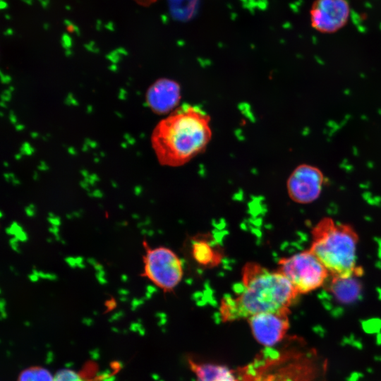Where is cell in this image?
<instances>
[{
    "instance_id": "24",
    "label": "cell",
    "mask_w": 381,
    "mask_h": 381,
    "mask_svg": "<svg viewBox=\"0 0 381 381\" xmlns=\"http://www.w3.org/2000/svg\"><path fill=\"white\" fill-rule=\"evenodd\" d=\"M136 3L140 5L147 6L155 2L157 0H134Z\"/></svg>"
},
{
    "instance_id": "21",
    "label": "cell",
    "mask_w": 381,
    "mask_h": 381,
    "mask_svg": "<svg viewBox=\"0 0 381 381\" xmlns=\"http://www.w3.org/2000/svg\"><path fill=\"white\" fill-rule=\"evenodd\" d=\"M65 262L71 268L74 269V268L77 267L76 260H75V258H74V257H72V256L66 257L65 258Z\"/></svg>"
},
{
    "instance_id": "22",
    "label": "cell",
    "mask_w": 381,
    "mask_h": 381,
    "mask_svg": "<svg viewBox=\"0 0 381 381\" xmlns=\"http://www.w3.org/2000/svg\"><path fill=\"white\" fill-rule=\"evenodd\" d=\"M29 280L32 282H37L40 279V277L37 274V270L33 269L31 274L28 275Z\"/></svg>"
},
{
    "instance_id": "4",
    "label": "cell",
    "mask_w": 381,
    "mask_h": 381,
    "mask_svg": "<svg viewBox=\"0 0 381 381\" xmlns=\"http://www.w3.org/2000/svg\"><path fill=\"white\" fill-rule=\"evenodd\" d=\"M277 271L287 278L299 294L318 289L329 277L328 270L309 249L281 258Z\"/></svg>"
},
{
    "instance_id": "25",
    "label": "cell",
    "mask_w": 381,
    "mask_h": 381,
    "mask_svg": "<svg viewBox=\"0 0 381 381\" xmlns=\"http://www.w3.org/2000/svg\"><path fill=\"white\" fill-rule=\"evenodd\" d=\"M90 196L94 198H102L103 196V194L101 190L96 189L93 190L92 193H90Z\"/></svg>"
},
{
    "instance_id": "28",
    "label": "cell",
    "mask_w": 381,
    "mask_h": 381,
    "mask_svg": "<svg viewBox=\"0 0 381 381\" xmlns=\"http://www.w3.org/2000/svg\"><path fill=\"white\" fill-rule=\"evenodd\" d=\"M95 268V270L97 271V272H99V271H101V270H103L104 268H103V266L99 263H97L95 266L93 267Z\"/></svg>"
},
{
    "instance_id": "12",
    "label": "cell",
    "mask_w": 381,
    "mask_h": 381,
    "mask_svg": "<svg viewBox=\"0 0 381 381\" xmlns=\"http://www.w3.org/2000/svg\"><path fill=\"white\" fill-rule=\"evenodd\" d=\"M54 375L45 368L35 365L23 370L17 381H54Z\"/></svg>"
},
{
    "instance_id": "5",
    "label": "cell",
    "mask_w": 381,
    "mask_h": 381,
    "mask_svg": "<svg viewBox=\"0 0 381 381\" xmlns=\"http://www.w3.org/2000/svg\"><path fill=\"white\" fill-rule=\"evenodd\" d=\"M144 260L143 275L164 291L178 286L183 275L179 257L166 247L147 248Z\"/></svg>"
},
{
    "instance_id": "30",
    "label": "cell",
    "mask_w": 381,
    "mask_h": 381,
    "mask_svg": "<svg viewBox=\"0 0 381 381\" xmlns=\"http://www.w3.org/2000/svg\"><path fill=\"white\" fill-rule=\"evenodd\" d=\"M121 281H122V282H126L128 281V276H127L126 274H122V275H121Z\"/></svg>"
},
{
    "instance_id": "1",
    "label": "cell",
    "mask_w": 381,
    "mask_h": 381,
    "mask_svg": "<svg viewBox=\"0 0 381 381\" xmlns=\"http://www.w3.org/2000/svg\"><path fill=\"white\" fill-rule=\"evenodd\" d=\"M241 279L240 289L221 300L219 315L224 322L287 310L299 294L282 273L269 271L255 262L243 267Z\"/></svg>"
},
{
    "instance_id": "20",
    "label": "cell",
    "mask_w": 381,
    "mask_h": 381,
    "mask_svg": "<svg viewBox=\"0 0 381 381\" xmlns=\"http://www.w3.org/2000/svg\"><path fill=\"white\" fill-rule=\"evenodd\" d=\"M25 212L27 216L32 217L35 214V206L34 204H30L25 208Z\"/></svg>"
},
{
    "instance_id": "13",
    "label": "cell",
    "mask_w": 381,
    "mask_h": 381,
    "mask_svg": "<svg viewBox=\"0 0 381 381\" xmlns=\"http://www.w3.org/2000/svg\"><path fill=\"white\" fill-rule=\"evenodd\" d=\"M193 255L198 262L203 265H208L214 260V250L204 241H197L193 244Z\"/></svg>"
},
{
    "instance_id": "14",
    "label": "cell",
    "mask_w": 381,
    "mask_h": 381,
    "mask_svg": "<svg viewBox=\"0 0 381 381\" xmlns=\"http://www.w3.org/2000/svg\"><path fill=\"white\" fill-rule=\"evenodd\" d=\"M54 381H87L85 375L71 369H62L54 375Z\"/></svg>"
},
{
    "instance_id": "15",
    "label": "cell",
    "mask_w": 381,
    "mask_h": 381,
    "mask_svg": "<svg viewBox=\"0 0 381 381\" xmlns=\"http://www.w3.org/2000/svg\"><path fill=\"white\" fill-rule=\"evenodd\" d=\"M6 232L8 235L16 237L21 242H25L28 239V236L24 229L16 222H13L6 229Z\"/></svg>"
},
{
    "instance_id": "11",
    "label": "cell",
    "mask_w": 381,
    "mask_h": 381,
    "mask_svg": "<svg viewBox=\"0 0 381 381\" xmlns=\"http://www.w3.org/2000/svg\"><path fill=\"white\" fill-rule=\"evenodd\" d=\"M188 365L197 381H239L233 370L225 365L200 363L192 359L188 360Z\"/></svg>"
},
{
    "instance_id": "3",
    "label": "cell",
    "mask_w": 381,
    "mask_h": 381,
    "mask_svg": "<svg viewBox=\"0 0 381 381\" xmlns=\"http://www.w3.org/2000/svg\"><path fill=\"white\" fill-rule=\"evenodd\" d=\"M309 250L323 264L332 277H346L358 274L356 265L358 236L349 224L331 217L321 219L311 230Z\"/></svg>"
},
{
    "instance_id": "17",
    "label": "cell",
    "mask_w": 381,
    "mask_h": 381,
    "mask_svg": "<svg viewBox=\"0 0 381 381\" xmlns=\"http://www.w3.org/2000/svg\"><path fill=\"white\" fill-rule=\"evenodd\" d=\"M37 274L39 275L40 279H43L54 281V280H56L57 279V276L53 273L44 272L42 271L37 270Z\"/></svg>"
},
{
    "instance_id": "32",
    "label": "cell",
    "mask_w": 381,
    "mask_h": 381,
    "mask_svg": "<svg viewBox=\"0 0 381 381\" xmlns=\"http://www.w3.org/2000/svg\"><path fill=\"white\" fill-rule=\"evenodd\" d=\"M119 207H120V208H121V209L123 208V207L122 205H119Z\"/></svg>"
},
{
    "instance_id": "19",
    "label": "cell",
    "mask_w": 381,
    "mask_h": 381,
    "mask_svg": "<svg viewBox=\"0 0 381 381\" xmlns=\"http://www.w3.org/2000/svg\"><path fill=\"white\" fill-rule=\"evenodd\" d=\"M18 242L19 240L16 237H12L9 240V244L11 246V248L17 253H20Z\"/></svg>"
},
{
    "instance_id": "27",
    "label": "cell",
    "mask_w": 381,
    "mask_h": 381,
    "mask_svg": "<svg viewBox=\"0 0 381 381\" xmlns=\"http://www.w3.org/2000/svg\"><path fill=\"white\" fill-rule=\"evenodd\" d=\"M119 293L122 296H125L126 295H127L129 293V291H128V290H127L126 289H119Z\"/></svg>"
},
{
    "instance_id": "6",
    "label": "cell",
    "mask_w": 381,
    "mask_h": 381,
    "mask_svg": "<svg viewBox=\"0 0 381 381\" xmlns=\"http://www.w3.org/2000/svg\"><path fill=\"white\" fill-rule=\"evenodd\" d=\"M325 176L317 167L309 164L297 166L289 175L286 189L289 198L300 204H308L320 195Z\"/></svg>"
},
{
    "instance_id": "23",
    "label": "cell",
    "mask_w": 381,
    "mask_h": 381,
    "mask_svg": "<svg viewBox=\"0 0 381 381\" xmlns=\"http://www.w3.org/2000/svg\"><path fill=\"white\" fill-rule=\"evenodd\" d=\"M75 260L77 262V267H79L80 269H84L85 267V265L84 264V258L82 256L75 257Z\"/></svg>"
},
{
    "instance_id": "16",
    "label": "cell",
    "mask_w": 381,
    "mask_h": 381,
    "mask_svg": "<svg viewBox=\"0 0 381 381\" xmlns=\"http://www.w3.org/2000/svg\"><path fill=\"white\" fill-rule=\"evenodd\" d=\"M47 221L52 226H59L61 222L59 217H56L52 212H49L47 217Z\"/></svg>"
},
{
    "instance_id": "2",
    "label": "cell",
    "mask_w": 381,
    "mask_h": 381,
    "mask_svg": "<svg viewBox=\"0 0 381 381\" xmlns=\"http://www.w3.org/2000/svg\"><path fill=\"white\" fill-rule=\"evenodd\" d=\"M212 134L210 116L199 107L186 104L158 123L152 145L162 165L179 167L202 152Z\"/></svg>"
},
{
    "instance_id": "29",
    "label": "cell",
    "mask_w": 381,
    "mask_h": 381,
    "mask_svg": "<svg viewBox=\"0 0 381 381\" xmlns=\"http://www.w3.org/2000/svg\"><path fill=\"white\" fill-rule=\"evenodd\" d=\"M82 213H83V212H81V211H75V212H73L71 214H72L73 217H80L81 216Z\"/></svg>"
},
{
    "instance_id": "10",
    "label": "cell",
    "mask_w": 381,
    "mask_h": 381,
    "mask_svg": "<svg viewBox=\"0 0 381 381\" xmlns=\"http://www.w3.org/2000/svg\"><path fill=\"white\" fill-rule=\"evenodd\" d=\"M361 274H356L350 277H340L329 276V281L325 285L339 303L344 304L354 302L360 295L361 284L357 279Z\"/></svg>"
},
{
    "instance_id": "26",
    "label": "cell",
    "mask_w": 381,
    "mask_h": 381,
    "mask_svg": "<svg viewBox=\"0 0 381 381\" xmlns=\"http://www.w3.org/2000/svg\"><path fill=\"white\" fill-rule=\"evenodd\" d=\"M87 262L90 264L91 265H92L93 267L95 266L98 262L96 261L95 259H94L93 258H89L87 259Z\"/></svg>"
},
{
    "instance_id": "18",
    "label": "cell",
    "mask_w": 381,
    "mask_h": 381,
    "mask_svg": "<svg viewBox=\"0 0 381 381\" xmlns=\"http://www.w3.org/2000/svg\"><path fill=\"white\" fill-rule=\"evenodd\" d=\"M95 277L100 284L103 285L107 283V280L105 278V272L104 270L97 272Z\"/></svg>"
},
{
    "instance_id": "8",
    "label": "cell",
    "mask_w": 381,
    "mask_h": 381,
    "mask_svg": "<svg viewBox=\"0 0 381 381\" xmlns=\"http://www.w3.org/2000/svg\"><path fill=\"white\" fill-rule=\"evenodd\" d=\"M288 310L264 313L247 319L255 339L266 347L280 342L289 327Z\"/></svg>"
},
{
    "instance_id": "7",
    "label": "cell",
    "mask_w": 381,
    "mask_h": 381,
    "mask_svg": "<svg viewBox=\"0 0 381 381\" xmlns=\"http://www.w3.org/2000/svg\"><path fill=\"white\" fill-rule=\"evenodd\" d=\"M349 14L346 0H315L310 12L311 25L322 33H333L346 25Z\"/></svg>"
},
{
    "instance_id": "9",
    "label": "cell",
    "mask_w": 381,
    "mask_h": 381,
    "mask_svg": "<svg viewBox=\"0 0 381 381\" xmlns=\"http://www.w3.org/2000/svg\"><path fill=\"white\" fill-rule=\"evenodd\" d=\"M181 98L180 85L169 78H160L147 90V104L155 113L167 114L176 109Z\"/></svg>"
},
{
    "instance_id": "31",
    "label": "cell",
    "mask_w": 381,
    "mask_h": 381,
    "mask_svg": "<svg viewBox=\"0 0 381 381\" xmlns=\"http://www.w3.org/2000/svg\"><path fill=\"white\" fill-rule=\"evenodd\" d=\"M47 241H48V242H52V238H47Z\"/></svg>"
}]
</instances>
